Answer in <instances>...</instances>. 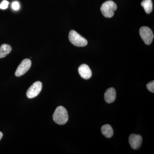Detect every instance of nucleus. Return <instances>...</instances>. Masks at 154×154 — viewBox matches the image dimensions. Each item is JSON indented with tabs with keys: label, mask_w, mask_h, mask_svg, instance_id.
Listing matches in <instances>:
<instances>
[{
	"label": "nucleus",
	"mask_w": 154,
	"mask_h": 154,
	"mask_svg": "<svg viewBox=\"0 0 154 154\" xmlns=\"http://www.w3.org/2000/svg\"><path fill=\"white\" fill-rule=\"evenodd\" d=\"M54 121L57 124L63 125L67 122L69 116L66 109L63 106H60L56 109L53 116Z\"/></svg>",
	"instance_id": "f257e3e1"
},
{
	"label": "nucleus",
	"mask_w": 154,
	"mask_h": 154,
	"mask_svg": "<svg viewBox=\"0 0 154 154\" xmlns=\"http://www.w3.org/2000/svg\"><path fill=\"white\" fill-rule=\"evenodd\" d=\"M116 4L112 1H107L105 2L101 7V11L104 17L110 18L114 15V11L117 10Z\"/></svg>",
	"instance_id": "f03ea898"
},
{
	"label": "nucleus",
	"mask_w": 154,
	"mask_h": 154,
	"mask_svg": "<svg viewBox=\"0 0 154 154\" xmlns=\"http://www.w3.org/2000/svg\"><path fill=\"white\" fill-rule=\"evenodd\" d=\"M69 38L72 44L78 47H84L88 44V40L74 30L70 31Z\"/></svg>",
	"instance_id": "7ed1b4c3"
},
{
	"label": "nucleus",
	"mask_w": 154,
	"mask_h": 154,
	"mask_svg": "<svg viewBox=\"0 0 154 154\" xmlns=\"http://www.w3.org/2000/svg\"><path fill=\"white\" fill-rule=\"evenodd\" d=\"M140 34L146 44L149 45L151 44L154 35L150 28L146 26L142 27L140 29Z\"/></svg>",
	"instance_id": "20e7f679"
},
{
	"label": "nucleus",
	"mask_w": 154,
	"mask_h": 154,
	"mask_svg": "<svg viewBox=\"0 0 154 154\" xmlns=\"http://www.w3.org/2000/svg\"><path fill=\"white\" fill-rule=\"evenodd\" d=\"M31 66V61L29 59H25L18 66L15 75L16 76L20 77L26 73L29 70Z\"/></svg>",
	"instance_id": "39448f33"
},
{
	"label": "nucleus",
	"mask_w": 154,
	"mask_h": 154,
	"mask_svg": "<svg viewBox=\"0 0 154 154\" xmlns=\"http://www.w3.org/2000/svg\"><path fill=\"white\" fill-rule=\"evenodd\" d=\"M42 89V83L40 82H36L30 86L27 91V97L29 99H32L36 97L40 93Z\"/></svg>",
	"instance_id": "423d86ee"
},
{
	"label": "nucleus",
	"mask_w": 154,
	"mask_h": 154,
	"mask_svg": "<svg viewBox=\"0 0 154 154\" xmlns=\"http://www.w3.org/2000/svg\"><path fill=\"white\" fill-rule=\"evenodd\" d=\"M143 139L140 135L131 134L129 137V143L131 146L134 149L140 148L142 143Z\"/></svg>",
	"instance_id": "0eeeda50"
},
{
	"label": "nucleus",
	"mask_w": 154,
	"mask_h": 154,
	"mask_svg": "<svg viewBox=\"0 0 154 154\" xmlns=\"http://www.w3.org/2000/svg\"><path fill=\"white\" fill-rule=\"evenodd\" d=\"M79 72L81 76L85 79H88L92 76V71L87 65L83 64L79 68Z\"/></svg>",
	"instance_id": "6e6552de"
},
{
	"label": "nucleus",
	"mask_w": 154,
	"mask_h": 154,
	"mask_svg": "<svg viewBox=\"0 0 154 154\" xmlns=\"http://www.w3.org/2000/svg\"><path fill=\"white\" fill-rule=\"evenodd\" d=\"M105 101L107 103H111L115 101L116 98V91L113 88H108L104 94Z\"/></svg>",
	"instance_id": "1a4fd4ad"
},
{
	"label": "nucleus",
	"mask_w": 154,
	"mask_h": 154,
	"mask_svg": "<svg viewBox=\"0 0 154 154\" xmlns=\"http://www.w3.org/2000/svg\"><path fill=\"white\" fill-rule=\"evenodd\" d=\"M101 131L103 135L108 138L112 137L113 134V128L110 125L106 124L103 125L101 128Z\"/></svg>",
	"instance_id": "9d476101"
},
{
	"label": "nucleus",
	"mask_w": 154,
	"mask_h": 154,
	"mask_svg": "<svg viewBox=\"0 0 154 154\" xmlns=\"http://www.w3.org/2000/svg\"><path fill=\"white\" fill-rule=\"evenodd\" d=\"M12 48L11 45L7 44H4L0 46V58L5 57L6 56L11 53Z\"/></svg>",
	"instance_id": "9b49d317"
},
{
	"label": "nucleus",
	"mask_w": 154,
	"mask_h": 154,
	"mask_svg": "<svg viewBox=\"0 0 154 154\" xmlns=\"http://www.w3.org/2000/svg\"><path fill=\"white\" fill-rule=\"evenodd\" d=\"M141 5L144 9L146 14H149L151 13L153 9L152 2V0H143L142 2Z\"/></svg>",
	"instance_id": "f8f14e48"
},
{
	"label": "nucleus",
	"mask_w": 154,
	"mask_h": 154,
	"mask_svg": "<svg viewBox=\"0 0 154 154\" xmlns=\"http://www.w3.org/2000/svg\"><path fill=\"white\" fill-rule=\"evenodd\" d=\"M147 88L148 90L152 93H154V81L150 82L147 85Z\"/></svg>",
	"instance_id": "ddd939ff"
},
{
	"label": "nucleus",
	"mask_w": 154,
	"mask_h": 154,
	"mask_svg": "<svg viewBox=\"0 0 154 154\" xmlns=\"http://www.w3.org/2000/svg\"><path fill=\"white\" fill-rule=\"evenodd\" d=\"M9 2L6 0H4L2 3L0 4V9H2V10H5L8 7Z\"/></svg>",
	"instance_id": "4468645a"
},
{
	"label": "nucleus",
	"mask_w": 154,
	"mask_h": 154,
	"mask_svg": "<svg viewBox=\"0 0 154 154\" xmlns=\"http://www.w3.org/2000/svg\"><path fill=\"white\" fill-rule=\"evenodd\" d=\"M12 8L14 11H18L20 8V5L18 2H14L12 4Z\"/></svg>",
	"instance_id": "2eb2a0df"
},
{
	"label": "nucleus",
	"mask_w": 154,
	"mask_h": 154,
	"mask_svg": "<svg viewBox=\"0 0 154 154\" xmlns=\"http://www.w3.org/2000/svg\"><path fill=\"white\" fill-rule=\"evenodd\" d=\"M3 137V133L2 132L0 131V140L2 139V137Z\"/></svg>",
	"instance_id": "dca6fc26"
}]
</instances>
